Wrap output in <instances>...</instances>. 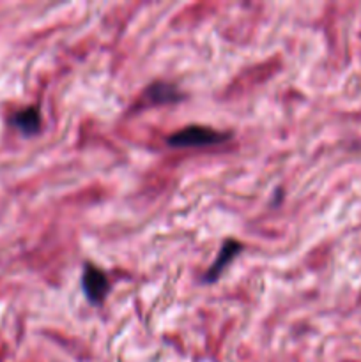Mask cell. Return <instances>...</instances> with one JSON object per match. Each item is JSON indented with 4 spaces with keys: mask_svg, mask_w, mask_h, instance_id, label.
Segmentation results:
<instances>
[{
    "mask_svg": "<svg viewBox=\"0 0 361 362\" xmlns=\"http://www.w3.org/2000/svg\"><path fill=\"white\" fill-rule=\"evenodd\" d=\"M13 124L21 131L23 134L30 136V134H35L41 127V115H39V110L30 106V108L20 110V112L14 115Z\"/></svg>",
    "mask_w": 361,
    "mask_h": 362,
    "instance_id": "5",
    "label": "cell"
},
{
    "mask_svg": "<svg viewBox=\"0 0 361 362\" xmlns=\"http://www.w3.org/2000/svg\"><path fill=\"white\" fill-rule=\"evenodd\" d=\"M144 99L151 105H165V103H176L180 99V92L170 83H152L145 90Z\"/></svg>",
    "mask_w": 361,
    "mask_h": 362,
    "instance_id": "4",
    "label": "cell"
},
{
    "mask_svg": "<svg viewBox=\"0 0 361 362\" xmlns=\"http://www.w3.org/2000/svg\"><path fill=\"white\" fill-rule=\"evenodd\" d=\"M227 138H229V134L219 133L212 127L190 126L186 129L173 133L166 141L172 147H205V145L222 144Z\"/></svg>",
    "mask_w": 361,
    "mask_h": 362,
    "instance_id": "1",
    "label": "cell"
},
{
    "mask_svg": "<svg viewBox=\"0 0 361 362\" xmlns=\"http://www.w3.org/2000/svg\"><path fill=\"white\" fill-rule=\"evenodd\" d=\"M241 251V244L236 243V240H227L225 244L222 246V251H219L218 258H216L214 264L211 265V269L205 274L204 281H214L219 274H222L223 269L230 264V262L236 258V255Z\"/></svg>",
    "mask_w": 361,
    "mask_h": 362,
    "instance_id": "3",
    "label": "cell"
},
{
    "mask_svg": "<svg viewBox=\"0 0 361 362\" xmlns=\"http://www.w3.org/2000/svg\"><path fill=\"white\" fill-rule=\"evenodd\" d=\"M84 290L85 296L88 297L92 304H101L105 300L106 293L110 290V283L106 279L105 272L99 271L98 267L87 265L84 272Z\"/></svg>",
    "mask_w": 361,
    "mask_h": 362,
    "instance_id": "2",
    "label": "cell"
}]
</instances>
